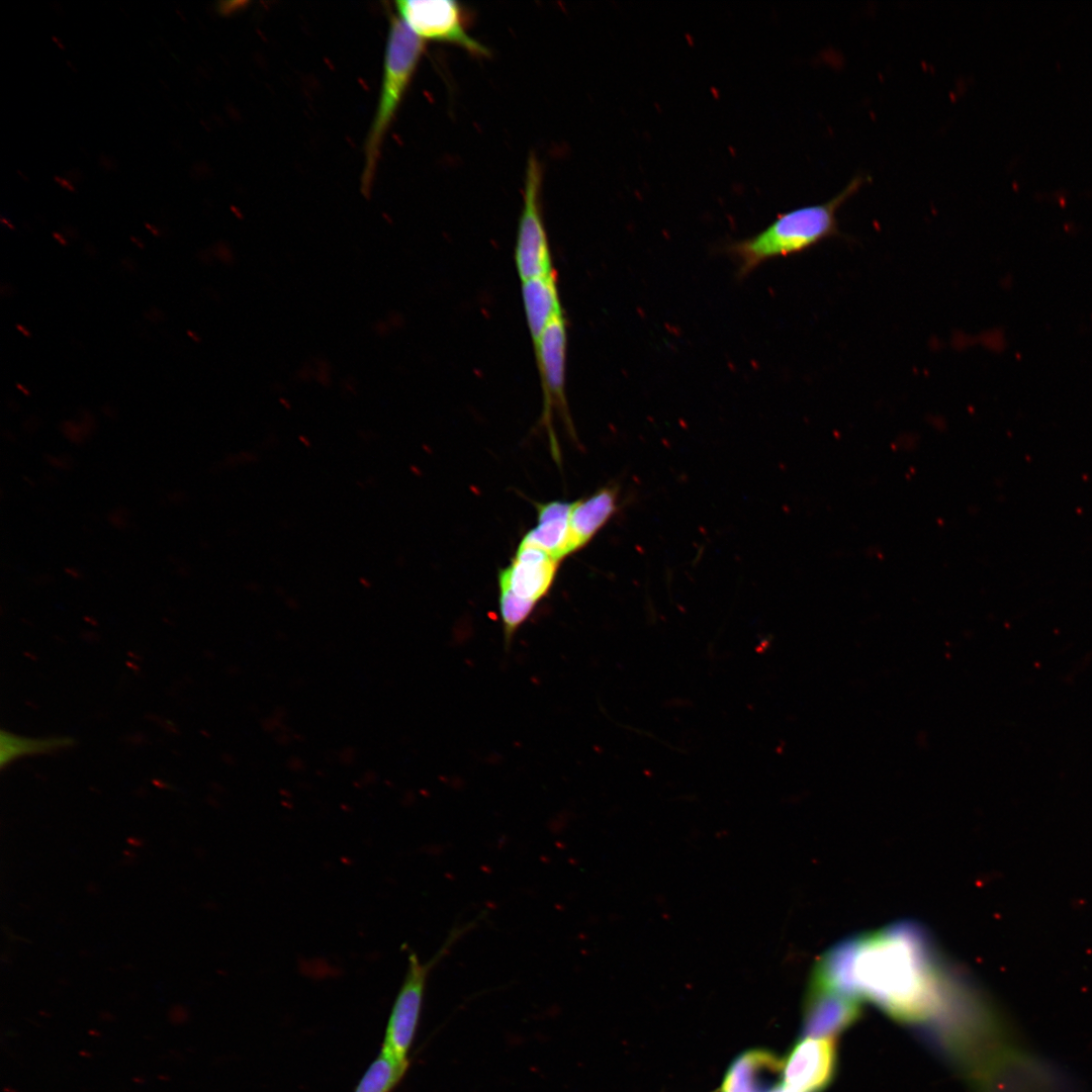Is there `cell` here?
<instances>
[{
  "mask_svg": "<svg viewBox=\"0 0 1092 1092\" xmlns=\"http://www.w3.org/2000/svg\"><path fill=\"white\" fill-rule=\"evenodd\" d=\"M913 927L896 926L850 941L817 967L821 981L867 998L892 1018L926 1026L953 998L961 981Z\"/></svg>",
  "mask_w": 1092,
  "mask_h": 1092,
  "instance_id": "cell-1",
  "label": "cell"
},
{
  "mask_svg": "<svg viewBox=\"0 0 1092 1092\" xmlns=\"http://www.w3.org/2000/svg\"><path fill=\"white\" fill-rule=\"evenodd\" d=\"M867 180L857 175L830 199L784 212L759 233L728 244L725 251L736 263L737 277L745 278L768 260L803 253L840 236L837 212Z\"/></svg>",
  "mask_w": 1092,
  "mask_h": 1092,
  "instance_id": "cell-2",
  "label": "cell"
},
{
  "mask_svg": "<svg viewBox=\"0 0 1092 1092\" xmlns=\"http://www.w3.org/2000/svg\"><path fill=\"white\" fill-rule=\"evenodd\" d=\"M425 41L398 17L390 20L385 48L379 102L365 144L361 190L365 197L372 184L385 135L412 82Z\"/></svg>",
  "mask_w": 1092,
  "mask_h": 1092,
  "instance_id": "cell-3",
  "label": "cell"
},
{
  "mask_svg": "<svg viewBox=\"0 0 1092 1092\" xmlns=\"http://www.w3.org/2000/svg\"><path fill=\"white\" fill-rule=\"evenodd\" d=\"M559 560L542 549L521 542L510 564L498 572V607L505 647L549 593Z\"/></svg>",
  "mask_w": 1092,
  "mask_h": 1092,
  "instance_id": "cell-4",
  "label": "cell"
},
{
  "mask_svg": "<svg viewBox=\"0 0 1092 1092\" xmlns=\"http://www.w3.org/2000/svg\"><path fill=\"white\" fill-rule=\"evenodd\" d=\"M970 1072L977 1092H1084L1077 1078L1058 1063L1008 1046Z\"/></svg>",
  "mask_w": 1092,
  "mask_h": 1092,
  "instance_id": "cell-5",
  "label": "cell"
},
{
  "mask_svg": "<svg viewBox=\"0 0 1092 1092\" xmlns=\"http://www.w3.org/2000/svg\"><path fill=\"white\" fill-rule=\"evenodd\" d=\"M474 922L454 928L445 943L427 962L419 960L417 953L408 954L407 969L393 1003L381 1051L400 1063L408 1064V1053L418 1028L425 989L431 970L446 956L448 949L469 929Z\"/></svg>",
  "mask_w": 1092,
  "mask_h": 1092,
  "instance_id": "cell-6",
  "label": "cell"
},
{
  "mask_svg": "<svg viewBox=\"0 0 1092 1092\" xmlns=\"http://www.w3.org/2000/svg\"><path fill=\"white\" fill-rule=\"evenodd\" d=\"M541 164L535 155H530L516 246V265L522 282L552 274L550 249L541 210Z\"/></svg>",
  "mask_w": 1092,
  "mask_h": 1092,
  "instance_id": "cell-7",
  "label": "cell"
},
{
  "mask_svg": "<svg viewBox=\"0 0 1092 1092\" xmlns=\"http://www.w3.org/2000/svg\"><path fill=\"white\" fill-rule=\"evenodd\" d=\"M397 16L421 39L461 47L473 56H488V50L472 37L465 25L461 5L452 0H400Z\"/></svg>",
  "mask_w": 1092,
  "mask_h": 1092,
  "instance_id": "cell-8",
  "label": "cell"
},
{
  "mask_svg": "<svg viewBox=\"0 0 1092 1092\" xmlns=\"http://www.w3.org/2000/svg\"><path fill=\"white\" fill-rule=\"evenodd\" d=\"M534 345L540 367L545 399L543 423L546 425L550 436L552 455L555 460L560 462V453L551 426V411L553 406H556L563 412L567 425L573 430L566 412L564 393L566 328L562 312L549 322Z\"/></svg>",
  "mask_w": 1092,
  "mask_h": 1092,
  "instance_id": "cell-9",
  "label": "cell"
},
{
  "mask_svg": "<svg viewBox=\"0 0 1092 1092\" xmlns=\"http://www.w3.org/2000/svg\"><path fill=\"white\" fill-rule=\"evenodd\" d=\"M836 1064L833 1037L805 1036L783 1062V1080L797 1092H821L831 1084Z\"/></svg>",
  "mask_w": 1092,
  "mask_h": 1092,
  "instance_id": "cell-10",
  "label": "cell"
},
{
  "mask_svg": "<svg viewBox=\"0 0 1092 1092\" xmlns=\"http://www.w3.org/2000/svg\"><path fill=\"white\" fill-rule=\"evenodd\" d=\"M804 1022L805 1036L833 1037L858 1018V1000L833 990L811 986Z\"/></svg>",
  "mask_w": 1092,
  "mask_h": 1092,
  "instance_id": "cell-11",
  "label": "cell"
},
{
  "mask_svg": "<svg viewBox=\"0 0 1092 1092\" xmlns=\"http://www.w3.org/2000/svg\"><path fill=\"white\" fill-rule=\"evenodd\" d=\"M783 1080V1062L765 1051H750L734 1061L721 1092H772Z\"/></svg>",
  "mask_w": 1092,
  "mask_h": 1092,
  "instance_id": "cell-12",
  "label": "cell"
},
{
  "mask_svg": "<svg viewBox=\"0 0 1092 1092\" xmlns=\"http://www.w3.org/2000/svg\"><path fill=\"white\" fill-rule=\"evenodd\" d=\"M619 508V488L608 485L575 500L569 519L572 553L583 548L612 519Z\"/></svg>",
  "mask_w": 1092,
  "mask_h": 1092,
  "instance_id": "cell-13",
  "label": "cell"
},
{
  "mask_svg": "<svg viewBox=\"0 0 1092 1092\" xmlns=\"http://www.w3.org/2000/svg\"><path fill=\"white\" fill-rule=\"evenodd\" d=\"M572 504L560 500L535 504L538 523L521 542L538 547L559 561L572 554L569 529Z\"/></svg>",
  "mask_w": 1092,
  "mask_h": 1092,
  "instance_id": "cell-14",
  "label": "cell"
},
{
  "mask_svg": "<svg viewBox=\"0 0 1092 1092\" xmlns=\"http://www.w3.org/2000/svg\"><path fill=\"white\" fill-rule=\"evenodd\" d=\"M522 295L527 324L535 344L549 322L562 312L553 273L523 281Z\"/></svg>",
  "mask_w": 1092,
  "mask_h": 1092,
  "instance_id": "cell-15",
  "label": "cell"
},
{
  "mask_svg": "<svg viewBox=\"0 0 1092 1092\" xmlns=\"http://www.w3.org/2000/svg\"><path fill=\"white\" fill-rule=\"evenodd\" d=\"M74 739L68 736L28 737L5 730L0 734V765L5 767L18 758L39 755L70 748Z\"/></svg>",
  "mask_w": 1092,
  "mask_h": 1092,
  "instance_id": "cell-16",
  "label": "cell"
},
{
  "mask_svg": "<svg viewBox=\"0 0 1092 1092\" xmlns=\"http://www.w3.org/2000/svg\"><path fill=\"white\" fill-rule=\"evenodd\" d=\"M407 1066L380 1050L355 1092H390L404 1076Z\"/></svg>",
  "mask_w": 1092,
  "mask_h": 1092,
  "instance_id": "cell-17",
  "label": "cell"
},
{
  "mask_svg": "<svg viewBox=\"0 0 1092 1092\" xmlns=\"http://www.w3.org/2000/svg\"><path fill=\"white\" fill-rule=\"evenodd\" d=\"M60 429L65 438L74 444H82L91 435L82 422L65 421Z\"/></svg>",
  "mask_w": 1092,
  "mask_h": 1092,
  "instance_id": "cell-18",
  "label": "cell"
},
{
  "mask_svg": "<svg viewBox=\"0 0 1092 1092\" xmlns=\"http://www.w3.org/2000/svg\"><path fill=\"white\" fill-rule=\"evenodd\" d=\"M128 511L123 508L114 509L107 515L108 522L117 529H124L128 525Z\"/></svg>",
  "mask_w": 1092,
  "mask_h": 1092,
  "instance_id": "cell-19",
  "label": "cell"
},
{
  "mask_svg": "<svg viewBox=\"0 0 1092 1092\" xmlns=\"http://www.w3.org/2000/svg\"><path fill=\"white\" fill-rule=\"evenodd\" d=\"M331 365L324 359L316 360L315 379L323 386L331 384Z\"/></svg>",
  "mask_w": 1092,
  "mask_h": 1092,
  "instance_id": "cell-20",
  "label": "cell"
},
{
  "mask_svg": "<svg viewBox=\"0 0 1092 1092\" xmlns=\"http://www.w3.org/2000/svg\"><path fill=\"white\" fill-rule=\"evenodd\" d=\"M212 253L219 261L226 265H232L235 262L234 253L226 244L218 243L214 245Z\"/></svg>",
  "mask_w": 1092,
  "mask_h": 1092,
  "instance_id": "cell-21",
  "label": "cell"
},
{
  "mask_svg": "<svg viewBox=\"0 0 1092 1092\" xmlns=\"http://www.w3.org/2000/svg\"><path fill=\"white\" fill-rule=\"evenodd\" d=\"M46 460L51 466L60 470H68L72 467V461L70 458H67V456H55L48 454L46 455Z\"/></svg>",
  "mask_w": 1092,
  "mask_h": 1092,
  "instance_id": "cell-22",
  "label": "cell"
},
{
  "mask_svg": "<svg viewBox=\"0 0 1092 1092\" xmlns=\"http://www.w3.org/2000/svg\"><path fill=\"white\" fill-rule=\"evenodd\" d=\"M54 180L63 189L67 190V191H70V192H76V188H75L74 184L69 179H67L65 177H62V176H59V175H55Z\"/></svg>",
  "mask_w": 1092,
  "mask_h": 1092,
  "instance_id": "cell-23",
  "label": "cell"
},
{
  "mask_svg": "<svg viewBox=\"0 0 1092 1092\" xmlns=\"http://www.w3.org/2000/svg\"><path fill=\"white\" fill-rule=\"evenodd\" d=\"M314 375L315 372H313L309 365L302 366L298 372V377L301 380H308Z\"/></svg>",
  "mask_w": 1092,
  "mask_h": 1092,
  "instance_id": "cell-24",
  "label": "cell"
},
{
  "mask_svg": "<svg viewBox=\"0 0 1092 1092\" xmlns=\"http://www.w3.org/2000/svg\"><path fill=\"white\" fill-rule=\"evenodd\" d=\"M373 329L378 336H384L388 332V327L383 321H377L376 323H374Z\"/></svg>",
  "mask_w": 1092,
  "mask_h": 1092,
  "instance_id": "cell-25",
  "label": "cell"
},
{
  "mask_svg": "<svg viewBox=\"0 0 1092 1092\" xmlns=\"http://www.w3.org/2000/svg\"><path fill=\"white\" fill-rule=\"evenodd\" d=\"M99 164L106 170L115 169V163L112 161L111 158L107 156H101L99 159Z\"/></svg>",
  "mask_w": 1092,
  "mask_h": 1092,
  "instance_id": "cell-26",
  "label": "cell"
},
{
  "mask_svg": "<svg viewBox=\"0 0 1092 1092\" xmlns=\"http://www.w3.org/2000/svg\"><path fill=\"white\" fill-rule=\"evenodd\" d=\"M65 572L73 578H81L82 576L80 570L72 566L65 567Z\"/></svg>",
  "mask_w": 1092,
  "mask_h": 1092,
  "instance_id": "cell-27",
  "label": "cell"
},
{
  "mask_svg": "<svg viewBox=\"0 0 1092 1092\" xmlns=\"http://www.w3.org/2000/svg\"><path fill=\"white\" fill-rule=\"evenodd\" d=\"M52 40L60 50H62V51L66 50V44L64 43V41L59 36L52 35Z\"/></svg>",
  "mask_w": 1092,
  "mask_h": 1092,
  "instance_id": "cell-28",
  "label": "cell"
},
{
  "mask_svg": "<svg viewBox=\"0 0 1092 1092\" xmlns=\"http://www.w3.org/2000/svg\"><path fill=\"white\" fill-rule=\"evenodd\" d=\"M53 237H54V238H55V239H56V240H57V241H58V242H59V243H60V244H61L62 246H67V245H68V243H67L66 239L64 238V236H63L62 234H60V233H57V232H54V233H53Z\"/></svg>",
  "mask_w": 1092,
  "mask_h": 1092,
  "instance_id": "cell-29",
  "label": "cell"
},
{
  "mask_svg": "<svg viewBox=\"0 0 1092 1092\" xmlns=\"http://www.w3.org/2000/svg\"><path fill=\"white\" fill-rule=\"evenodd\" d=\"M772 1092H797V1091L793 1090L792 1088L788 1087L785 1083H783L777 1089H775Z\"/></svg>",
  "mask_w": 1092,
  "mask_h": 1092,
  "instance_id": "cell-30",
  "label": "cell"
},
{
  "mask_svg": "<svg viewBox=\"0 0 1092 1092\" xmlns=\"http://www.w3.org/2000/svg\"><path fill=\"white\" fill-rule=\"evenodd\" d=\"M145 226H146V228H147V229H148L149 231H151V233H152V234H153L154 236H156V237H160V236H161V235H160V231H159V230H158V229H157V228H156L155 225H152V224H150L149 222H145Z\"/></svg>",
  "mask_w": 1092,
  "mask_h": 1092,
  "instance_id": "cell-31",
  "label": "cell"
},
{
  "mask_svg": "<svg viewBox=\"0 0 1092 1092\" xmlns=\"http://www.w3.org/2000/svg\"><path fill=\"white\" fill-rule=\"evenodd\" d=\"M129 239L140 249H143L145 247V245H144V243H143V241L141 239H139L136 237H133V236H131Z\"/></svg>",
  "mask_w": 1092,
  "mask_h": 1092,
  "instance_id": "cell-32",
  "label": "cell"
},
{
  "mask_svg": "<svg viewBox=\"0 0 1092 1092\" xmlns=\"http://www.w3.org/2000/svg\"><path fill=\"white\" fill-rule=\"evenodd\" d=\"M16 329H17V330H18V331H19V332H20L21 334H23V335H24L25 337H30V336H31V333H30V332H29V331H28V330H27L26 328H24L23 326H21V325H19V324H17V325H16Z\"/></svg>",
  "mask_w": 1092,
  "mask_h": 1092,
  "instance_id": "cell-33",
  "label": "cell"
},
{
  "mask_svg": "<svg viewBox=\"0 0 1092 1092\" xmlns=\"http://www.w3.org/2000/svg\"><path fill=\"white\" fill-rule=\"evenodd\" d=\"M1 222H2L3 224H5V225H6V226H7L8 229H10V230H12V231H14V230H15V226L13 225V223H11V222H10V220H9L8 218H5V217H3V216H2V217H1Z\"/></svg>",
  "mask_w": 1092,
  "mask_h": 1092,
  "instance_id": "cell-34",
  "label": "cell"
},
{
  "mask_svg": "<svg viewBox=\"0 0 1092 1092\" xmlns=\"http://www.w3.org/2000/svg\"><path fill=\"white\" fill-rule=\"evenodd\" d=\"M187 335L196 343H200L201 339L192 331L188 330Z\"/></svg>",
  "mask_w": 1092,
  "mask_h": 1092,
  "instance_id": "cell-35",
  "label": "cell"
},
{
  "mask_svg": "<svg viewBox=\"0 0 1092 1092\" xmlns=\"http://www.w3.org/2000/svg\"><path fill=\"white\" fill-rule=\"evenodd\" d=\"M279 402L283 407H285L287 410L291 408L290 402L285 397H280Z\"/></svg>",
  "mask_w": 1092,
  "mask_h": 1092,
  "instance_id": "cell-36",
  "label": "cell"
},
{
  "mask_svg": "<svg viewBox=\"0 0 1092 1092\" xmlns=\"http://www.w3.org/2000/svg\"><path fill=\"white\" fill-rule=\"evenodd\" d=\"M102 411L107 417L114 418L115 413H112V410H109L107 405H104Z\"/></svg>",
  "mask_w": 1092,
  "mask_h": 1092,
  "instance_id": "cell-37",
  "label": "cell"
},
{
  "mask_svg": "<svg viewBox=\"0 0 1092 1092\" xmlns=\"http://www.w3.org/2000/svg\"><path fill=\"white\" fill-rule=\"evenodd\" d=\"M16 387L20 391H22L24 395L28 396L30 394V392L27 390V388L25 386L21 385L20 383H16Z\"/></svg>",
  "mask_w": 1092,
  "mask_h": 1092,
  "instance_id": "cell-38",
  "label": "cell"
},
{
  "mask_svg": "<svg viewBox=\"0 0 1092 1092\" xmlns=\"http://www.w3.org/2000/svg\"><path fill=\"white\" fill-rule=\"evenodd\" d=\"M66 64L74 73H77V69L72 62L67 61Z\"/></svg>",
  "mask_w": 1092,
  "mask_h": 1092,
  "instance_id": "cell-39",
  "label": "cell"
},
{
  "mask_svg": "<svg viewBox=\"0 0 1092 1092\" xmlns=\"http://www.w3.org/2000/svg\"><path fill=\"white\" fill-rule=\"evenodd\" d=\"M16 172L23 180H25L27 182L29 181L28 177L25 174H23L20 169H18Z\"/></svg>",
  "mask_w": 1092,
  "mask_h": 1092,
  "instance_id": "cell-40",
  "label": "cell"
},
{
  "mask_svg": "<svg viewBox=\"0 0 1092 1092\" xmlns=\"http://www.w3.org/2000/svg\"><path fill=\"white\" fill-rule=\"evenodd\" d=\"M176 13H177V14H179L180 18H181V19H182L183 21H186V18L184 17V14H183V13H182V12H181V11H180L179 9H176Z\"/></svg>",
  "mask_w": 1092,
  "mask_h": 1092,
  "instance_id": "cell-41",
  "label": "cell"
}]
</instances>
